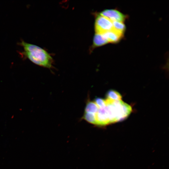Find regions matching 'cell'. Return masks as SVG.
I'll return each instance as SVG.
<instances>
[{
    "instance_id": "6da1fadb",
    "label": "cell",
    "mask_w": 169,
    "mask_h": 169,
    "mask_svg": "<svg viewBox=\"0 0 169 169\" xmlns=\"http://www.w3.org/2000/svg\"><path fill=\"white\" fill-rule=\"evenodd\" d=\"M23 51L21 53L33 63L48 68H51L53 59L49 54L43 49L33 44L22 41L19 43Z\"/></svg>"
},
{
    "instance_id": "7a4b0ae2",
    "label": "cell",
    "mask_w": 169,
    "mask_h": 169,
    "mask_svg": "<svg viewBox=\"0 0 169 169\" xmlns=\"http://www.w3.org/2000/svg\"><path fill=\"white\" fill-rule=\"evenodd\" d=\"M95 29L96 33L103 34L112 30V22L107 18L100 14L95 19Z\"/></svg>"
},
{
    "instance_id": "3957f363",
    "label": "cell",
    "mask_w": 169,
    "mask_h": 169,
    "mask_svg": "<svg viewBox=\"0 0 169 169\" xmlns=\"http://www.w3.org/2000/svg\"><path fill=\"white\" fill-rule=\"evenodd\" d=\"M100 15L105 17L112 22L117 21L123 22L126 16L119 11L115 9H106L102 11Z\"/></svg>"
},
{
    "instance_id": "277c9868",
    "label": "cell",
    "mask_w": 169,
    "mask_h": 169,
    "mask_svg": "<svg viewBox=\"0 0 169 169\" xmlns=\"http://www.w3.org/2000/svg\"><path fill=\"white\" fill-rule=\"evenodd\" d=\"M96 125L104 126L110 124L108 116L105 107L99 108L96 114Z\"/></svg>"
},
{
    "instance_id": "5b68a950",
    "label": "cell",
    "mask_w": 169,
    "mask_h": 169,
    "mask_svg": "<svg viewBox=\"0 0 169 169\" xmlns=\"http://www.w3.org/2000/svg\"><path fill=\"white\" fill-rule=\"evenodd\" d=\"M108 43H115L118 42L123 35L112 29L102 34Z\"/></svg>"
},
{
    "instance_id": "8992f818",
    "label": "cell",
    "mask_w": 169,
    "mask_h": 169,
    "mask_svg": "<svg viewBox=\"0 0 169 169\" xmlns=\"http://www.w3.org/2000/svg\"><path fill=\"white\" fill-rule=\"evenodd\" d=\"M93 43L94 46L97 47L105 45L108 42L102 34L96 33L94 36Z\"/></svg>"
},
{
    "instance_id": "52a82bcc",
    "label": "cell",
    "mask_w": 169,
    "mask_h": 169,
    "mask_svg": "<svg viewBox=\"0 0 169 169\" xmlns=\"http://www.w3.org/2000/svg\"><path fill=\"white\" fill-rule=\"evenodd\" d=\"M99 109L98 107L94 101H89L87 103L85 112L96 114Z\"/></svg>"
},
{
    "instance_id": "ba28073f",
    "label": "cell",
    "mask_w": 169,
    "mask_h": 169,
    "mask_svg": "<svg viewBox=\"0 0 169 169\" xmlns=\"http://www.w3.org/2000/svg\"><path fill=\"white\" fill-rule=\"evenodd\" d=\"M113 29L117 33L123 35L125 29V27L123 22L117 21L112 22Z\"/></svg>"
},
{
    "instance_id": "9c48e42d",
    "label": "cell",
    "mask_w": 169,
    "mask_h": 169,
    "mask_svg": "<svg viewBox=\"0 0 169 169\" xmlns=\"http://www.w3.org/2000/svg\"><path fill=\"white\" fill-rule=\"evenodd\" d=\"M107 99L113 100H120L122 98L121 95L117 91L114 90H109L106 94Z\"/></svg>"
},
{
    "instance_id": "30bf717a",
    "label": "cell",
    "mask_w": 169,
    "mask_h": 169,
    "mask_svg": "<svg viewBox=\"0 0 169 169\" xmlns=\"http://www.w3.org/2000/svg\"><path fill=\"white\" fill-rule=\"evenodd\" d=\"M83 118L88 122L95 125L96 123V114L85 112Z\"/></svg>"
},
{
    "instance_id": "8fae6325",
    "label": "cell",
    "mask_w": 169,
    "mask_h": 169,
    "mask_svg": "<svg viewBox=\"0 0 169 169\" xmlns=\"http://www.w3.org/2000/svg\"><path fill=\"white\" fill-rule=\"evenodd\" d=\"M98 107L99 108H105L106 105L105 100L100 98H96L94 101Z\"/></svg>"
}]
</instances>
